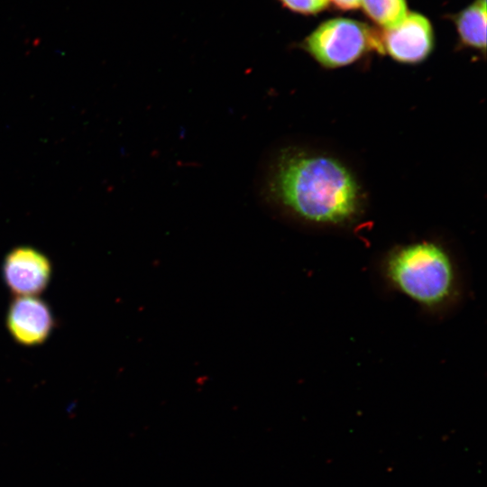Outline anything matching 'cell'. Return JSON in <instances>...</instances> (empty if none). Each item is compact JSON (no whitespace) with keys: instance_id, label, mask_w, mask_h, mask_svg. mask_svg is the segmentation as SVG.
<instances>
[{"instance_id":"6da1fadb","label":"cell","mask_w":487,"mask_h":487,"mask_svg":"<svg viewBox=\"0 0 487 487\" xmlns=\"http://www.w3.org/2000/svg\"><path fill=\"white\" fill-rule=\"evenodd\" d=\"M267 187L272 198L313 223H344L358 207L354 179L329 157L284 152L274 163Z\"/></svg>"},{"instance_id":"7a4b0ae2","label":"cell","mask_w":487,"mask_h":487,"mask_svg":"<svg viewBox=\"0 0 487 487\" xmlns=\"http://www.w3.org/2000/svg\"><path fill=\"white\" fill-rule=\"evenodd\" d=\"M390 283L417 304L437 308L456 293V274L449 253L431 242H418L392 251L384 262Z\"/></svg>"},{"instance_id":"9c48e42d","label":"cell","mask_w":487,"mask_h":487,"mask_svg":"<svg viewBox=\"0 0 487 487\" xmlns=\"http://www.w3.org/2000/svg\"><path fill=\"white\" fill-rule=\"evenodd\" d=\"M285 9L299 14L313 15L324 11L329 0H277Z\"/></svg>"},{"instance_id":"3957f363","label":"cell","mask_w":487,"mask_h":487,"mask_svg":"<svg viewBox=\"0 0 487 487\" xmlns=\"http://www.w3.org/2000/svg\"><path fill=\"white\" fill-rule=\"evenodd\" d=\"M300 47L326 68L351 64L372 49L381 52L379 32L364 23L347 18L320 23Z\"/></svg>"},{"instance_id":"ba28073f","label":"cell","mask_w":487,"mask_h":487,"mask_svg":"<svg viewBox=\"0 0 487 487\" xmlns=\"http://www.w3.org/2000/svg\"><path fill=\"white\" fill-rule=\"evenodd\" d=\"M361 6L382 30L396 27L408 14L406 0H362Z\"/></svg>"},{"instance_id":"30bf717a","label":"cell","mask_w":487,"mask_h":487,"mask_svg":"<svg viewBox=\"0 0 487 487\" xmlns=\"http://www.w3.org/2000/svg\"><path fill=\"white\" fill-rule=\"evenodd\" d=\"M329 2L341 10H354L361 6L362 0H329Z\"/></svg>"},{"instance_id":"8992f818","label":"cell","mask_w":487,"mask_h":487,"mask_svg":"<svg viewBox=\"0 0 487 487\" xmlns=\"http://www.w3.org/2000/svg\"><path fill=\"white\" fill-rule=\"evenodd\" d=\"M49 305L37 296H16L6 314V326L15 342L24 346L44 343L54 328Z\"/></svg>"},{"instance_id":"277c9868","label":"cell","mask_w":487,"mask_h":487,"mask_svg":"<svg viewBox=\"0 0 487 487\" xmlns=\"http://www.w3.org/2000/svg\"><path fill=\"white\" fill-rule=\"evenodd\" d=\"M381 52L403 63H418L431 52L434 34L430 22L418 13H408L396 27L379 33Z\"/></svg>"},{"instance_id":"5b68a950","label":"cell","mask_w":487,"mask_h":487,"mask_svg":"<svg viewBox=\"0 0 487 487\" xmlns=\"http://www.w3.org/2000/svg\"><path fill=\"white\" fill-rule=\"evenodd\" d=\"M51 262L39 250L30 246L12 249L3 262L5 285L15 296H37L48 286Z\"/></svg>"},{"instance_id":"52a82bcc","label":"cell","mask_w":487,"mask_h":487,"mask_svg":"<svg viewBox=\"0 0 487 487\" xmlns=\"http://www.w3.org/2000/svg\"><path fill=\"white\" fill-rule=\"evenodd\" d=\"M454 21L459 37L464 44L485 51L486 0H475L454 16Z\"/></svg>"}]
</instances>
